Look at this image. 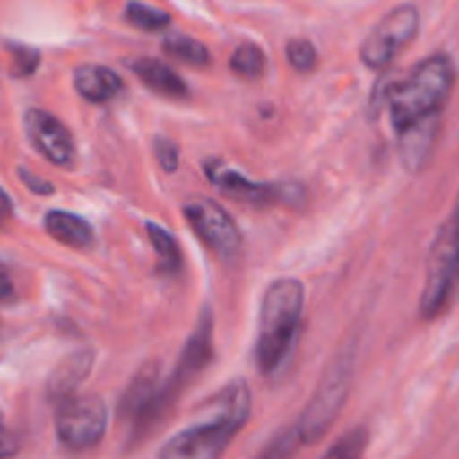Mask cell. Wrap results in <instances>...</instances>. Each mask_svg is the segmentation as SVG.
I'll return each instance as SVG.
<instances>
[{
	"label": "cell",
	"mask_w": 459,
	"mask_h": 459,
	"mask_svg": "<svg viewBox=\"0 0 459 459\" xmlns=\"http://www.w3.org/2000/svg\"><path fill=\"white\" fill-rule=\"evenodd\" d=\"M457 83V65L449 54H430L387 89V110L395 137L401 140L403 161L422 169L430 156L438 121Z\"/></svg>",
	"instance_id": "cell-1"
},
{
	"label": "cell",
	"mask_w": 459,
	"mask_h": 459,
	"mask_svg": "<svg viewBox=\"0 0 459 459\" xmlns=\"http://www.w3.org/2000/svg\"><path fill=\"white\" fill-rule=\"evenodd\" d=\"M250 387L245 379L229 382L210 403L207 411L210 417L204 422H196L178 436H172L159 459H221L234 436L247 425L250 420Z\"/></svg>",
	"instance_id": "cell-2"
},
{
	"label": "cell",
	"mask_w": 459,
	"mask_h": 459,
	"mask_svg": "<svg viewBox=\"0 0 459 459\" xmlns=\"http://www.w3.org/2000/svg\"><path fill=\"white\" fill-rule=\"evenodd\" d=\"M304 301L307 290L293 277L274 280L261 299L255 366L266 379H274L293 358L304 320Z\"/></svg>",
	"instance_id": "cell-3"
},
{
	"label": "cell",
	"mask_w": 459,
	"mask_h": 459,
	"mask_svg": "<svg viewBox=\"0 0 459 459\" xmlns=\"http://www.w3.org/2000/svg\"><path fill=\"white\" fill-rule=\"evenodd\" d=\"M459 299V191L449 218L438 226L428 255L420 317L433 323L452 312Z\"/></svg>",
	"instance_id": "cell-4"
},
{
	"label": "cell",
	"mask_w": 459,
	"mask_h": 459,
	"mask_svg": "<svg viewBox=\"0 0 459 459\" xmlns=\"http://www.w3.org/2000/svg\"><path fill=\"white\" fill-rule=\"evenodd\" d=\"M352 374H355V352H352V347H344L325 368L312 401L307 403L299 422L293 425L301 446L317 444L331 430V425L336 422L339 411L347 403V395L352 387Z\"/></svg>",
	"instance_id": "cell-5"
},
{
	"label": "cell",
	"mask_w": 459,
	"mask_h": 459,
	"mask_svg": "<svg viewBox=\"0 0 459 459\" xmlns=\"http://www.w3.org/2000/svg\"><path fill=\"white\" fill-rule=\"evenodd\" d=\"M417 35H420V8L414 3L395 5L363 38L360 59L368 70H387Z\"/></svg>",
	"instance_id": "cell-6"
},
{
	"label": "cell",
	"mask_w": 459,
	"mask_h": 459,
	"mask_svg": "<svg viewBox=\"0 0 459 459\" xmlns=\"http://www.w3.org/2000/svg\"><path fill=\"white\" fill-rule=\"evenodd\" d=\"M56 438L70 452L94 449L108 430V409L100 395H70L56 403Z\"/></svg>",
	"instance_id": "cell-7"
},
{
	"label": "cell",
	"mask_w": 459,
	"mask_h": 459,
	"mask_svg": "<svg viewBox=\"0 0 459 459\" xmlns=\"http://www.w3.org/2000/svg\"><path fill=\"white\" fill-rule=\"evenodd\" d=\"M207 178L215 188H221L226 196L253 204V207H269V204H296L304 199V188L299 183H258L245 178L242 172L223 167V164H207Z\"/></svg>",
	"instance_id": "cell-8"
},
{
	"label": "cell",
	"mask_w": 459,
	"mask_h": 459,
	"mask_svg": "<svg viewBox=\"0 0 459 459\" xmlns=\"http://www.w3.org/2000/svg\"><path fill=\"white\" fill-rule=\"evenodd\" d=\"M186 221L218 258L234 261L242 253V234H239L237 223L231 221V215L221 204L207 202V199L188 202Z\"/></svg>",
	"instance_id": "cell-9"
},
{
	"label": "cell",
	"mask_w": 459,
	"mask_h": 459,
	"mask_svg": "<svg viewBox=\"0 0 459 459\" xmlns=\"http://www.w3.org/2000/svg\"><path fill=\"white\" fill-rule=\"evenodd\" d=\"M24 126H27V134L32 140V145L56 167H70L73 159H75V143H73V134L67 132V126L54 118L51 113L46 110H38V108H30L24 113Z\"/></svg>",
	"instance_id": "cell-10"
},
{
	"label": "cell",
	"mask_w": 459,
	"mask_h": 459,
	"mask_svg": "<svg viewBox=\"0 0 459 459\" xmlns=\"http://www.w3.org/2000/svg\"><path fill=\"white\" fill-rule=\"evenodd\" d=\"M91 366H94V352L91 350H75V352H70L51 371V377L46 382V398L56 406L65 398L75 395L78 387L83 385V379L91 374Z\"/></svg>",
	"instance_id": "cell-11"
},
{
	"label": "cell",
	"mask_w": 459,
	"mask_h": 459,
	"mask_svg": "<svg viewBox=\"0 0 459 459\" xmlns=\"http://www.w3.org/2000/svg\"><path fill=\"white\" fill-rule=\"evenodd\" d=\"M159 385H161V382H159V363H156V360H148V363L132 377L129 387L124 390V395H121V401H118V417H121L124 422L134 425V422L145 414V409L151 406V401H153Z\"/></svg>",
	"instance_id": "cell-12"
},
{
	"label": "cell",
	"mask_w": 459,
	"mask_h": 459,
	"mask_svg": "<svg viewBox=\"0 0 459 459\" xmlns=\"http://www.w3.org/2000/svg\"><path fill=\"white\" fill-rule=\"evenodd\" d=\"M132 70H134V75H137L148 89H153V91L161 94V97H175V100L188 97L186 81H183L172 67H167V65L159 62V59H134V62H132Z\"/></svg>",
	"instance_id": "cell-13"
},
{
	"label": "cell",
	"mask_w": 459,
	"mask_h": 459,
	"mask_svg": "<svg viewBox=\"0 0 459 459\" xmlns=\"http://www.w3.org/2000/svg\"><path fill=\"white\" fill-rule=\"evenodd\" d=\"M75 81V89L81 97H86L89 102H108L113 100L118 91H121V78L108 70V67H100V65H81L73 75Z\"/></svg>",
	"instance_id": "cell-14"
},
{
	"label": "cell",
	"mask_w": 459,
	"mask_h": 459,
	"mask_svg": "<svg viewBox=\"0 0 459 459\" xmlns=\"http://www.w3.org/2000/svg\"><path fill=\"white\" fill-rule=\"evenodd\" d=\"M43 226H46V231H48L56 242H62V245H67V247H75V250L91 247V242H94L91 226H89L83 218L73 215V212L51 210V212L46 215Z\"/></svg>",
	"instance_id": "cell-15"
},
{
	"label": "cell",
	"mask_w": 459,
	"mask_h": 459,
	"mask_svg": "<svg viewBox=\"0 0 459 459\" xmlns=\"http://www.w3.org/2000/svg\"><path fill=\"white\" fill-rule=\"evenodd\" d=\"M145 231H148L151 245H153L156 258H159L156 269H159L161 274H178V272H180V264H183V255H180V247H178L175 237H172L169 231H164L159 223H148Z\"/></svg>",
	"instance_id": "cell-16"
},
{
	"label": "cell",
	"mask_w": 459,
	"mask_h": 459,
	"mask_svg": "<svg viewBox=\"0 0 459 459\" xmlns=\"http://www.w3.org/2000/svg\"><path fill=\"white\" fill-rule=\"evenodd\" d=\"M368 428H355L350 433H344L325 455L323 459H366V449H368Z\"/></svg>",
	"instance_id": "cell-17"
},
{
	"label": "cell",
	"mask_w": 459,
	"mask_h": 459,
	"mask_svg": "<svg viewBox=\"0 0 459 459\" xmlns=\"http://www.w3.org/2000/svg\"><path fill=\"white\" fill-rule=\"evenodd\" d=\"M264 65H266V56H264L261 46H255V43H242L231 54V70L247 81L258 78L264 73Z\"/></svg>",
	"instance_id": "cell-18"
},
{
	"label": "cell",
	"mask_w": 459,
	"mask_h": 459,
	"mask_svg": "<svg viewBox=\"0 0 459 459\" xmlns=\"http://www.w3.org/2000/svg\"><path fill=\"white\" fill-rule=\"evenodd\" d=\"M164 51H167L169 56L180 59V62H188V65H196V67H202V65L210 62L207 46L199 43V40H194V38H169V40L164 43Z\"/></svg>",
	"instance_id": "cell-19"
},
{
	"label": "cell",
	"mask_w": 459,
	"mask_h": 459,
	"mask_svg": "<svg viewBox=\"0 0 459 459\" xmlns=\"http://www.w3.org/2000/svg\"><path fill=\"white\" fill-rule=\"evenodd\" d=\"M126 19L140 27V30H164L169 24V13L167 11H159V8H151L140 0H129L126 5Z\"/></svg>",
	"instance_id": "cell-20"
},
{
	"label": "cell",
	"mask_w": 459,
	"mask_h": 459,
	"mask_svg": "<svg viewBox=\"0 0 459 459\" xmlns=\"http://www.w3.org/2000/svg\"><path fill=\"white\" fill-rule=\"evenodd\" d=\"M285 54H288V62H290L299 73H309V70L317 67V48H315V43H309V40H304V38L290 40Z\"/></svg>",
	"instance_id": "cell-21"
},
{
	"label": "cell",
	"mask_w": 459,
	"mask_h": 459,
	"mask_svg": "<svg viewBox=\"0 0 459 459\" xmlns=\"http://www.w3.org/2000/svg\"><path fill=\"white\" fill-rule=\"evenodd\" d=\"M299 446H301V441H299V436H296V428H288V430H282V433L264 449V455L258 459H290L296 455Z\"/></svg>",
	"instance_id": "cell-22"
},
{
	"label": "cell",
	"mask_w": 459,
	"mask_h": 459,
	"mask_svg": "<svg viewBox=\"0 0 459 459\" xmlns=\"http://www.w3.org/2000/svg\"><path fill=\"white\" fill-rule=\"evenodd\" d=\"M8 51H11V73L13 75H30L38 67L40 54L35 48L22 46V43H8Z\"/></svg>",
	"instance_id": "cell-23"
},
{
	"label": "cell",
	"mask_w": 459,
	"mask_h": 459,
	"mask_svg": "<svg viewBox=\"0 0 459 459\" xmlns=\"http://www.w3.org/2000/svg\"><path fill=\"white\" fill-rule=\"evenodd\" d=\"M156 156H159V161H161V167L167 172H175L178 169V148H175V143L159 137L156 140Z\"/></svg>",
	"instance_id": "cell-24"
},
{
	"label": "cell",
	"mask_w": 459,
	"mask_h": 459,
	"mask_svg": "<svg viewBox=\"0 0 459 459\" xmlns=\"http://www.w3.org/2000/svg\"><path fill=\"white\" fill-rule=\"evenodd\" d=\"M16 455V441H13V436L8 433V428H5V422H3V417H0V459H8Z\"/></svg>",
	"instance_id": "cell-25"
},
{
	"label": "cell",
	"mask_w": 459,
	"mask_h": 459,
	"mask_svg": "<svg viewBox=\"0 0 459 459\" xmlns=\"http://www.w3.org/2000/svg\"><path fill=\"white\" fill-rule=\"evenodd\" d=\"M19 178H22V180L27 183V188H30V191H35V194H43V196H46V194H51V191H54V188H51V183H46V180H38V178H32V175H30L27 169H19Z\"/></svg>",
	"instance_id": "cell-26"
},
{
	"label": "cell",
	"mask_w": 459,
	"mask_h": 459,
	"mask_svg": "<svg viewBox=\"0 0 459 459\" xmlns=\"http://www.w3.org/2000/svg\"><path fill=\"white\" fill-rule=\"evenodd\" d=\"M11 299H13V282L8 277V269L0 264V304L3 301H11Z\"/></svg>",
	"instance_id": "cell-27"
},
{
	"label": "cell",
	"mask_w": 459,
	"mask_h": 459,
	"mask_svg": "<svg viewBox=\"0 0 459 459\" xmlns=\"http://www.w3.org/2000/svg\"><path fill=\"white\" fill-rule=\"evenodd\" d=\"M11 212H13V204H11V199H8V194L0 188V226L11 218Z\"/></svg>",
	"instance_id": "cell-28"
}]
</instances>
